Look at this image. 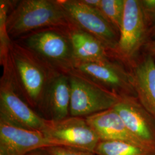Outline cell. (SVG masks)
Here are the masks:
<instances>
[{"mask_svg": "<svg viewBox=\"0 0 155 155\" xmlns=\"http://www.w3.org/2000/svg\"><path fill=\"white\" fill-rule=\"evenodd\" d=\"M75 62L105 61L111 58L110 51L98 39L71 24L66 28Z\"/></svg>", "mask_w": 155, "mask_h": 155, "instance_id": "15", "label": "cell"}, {"mask_svg": "<svg viewBox=\"0 0 155 155\" xmlns=\"http://www.w3.org/2000/svg\"><path fill=\"white\" fill-rule=\"evenodd\" d=\"M55 146H62L94 153L100 141L86 118L69 116L58 121L48 120L42 132Z\"/></svg>", "mask_w": 155, "mask_h": 155, "instance_id": "9", "label": "cell"}, {"mask_svg": "<svg viewBox=\"0 0 155 155\" xmlns=\"http://www.w3.org/2000/svg\"><path fill=\"white\" fill-rule=\"evenodd\" d=\"M27 155H45V154H43V153H40V152H35V151H33V152H31V153H29V154Z\"/></svg>", "mask_w": 155, "mask_h": 155, "instance_id": "24", "label": "cell"}, {"mask_svg": "<svg viewBox=\"0 0 155 155\" xmlns=\"http://www.w3.org/2000/svg\"><path fill=\"white\" fill-rule=\"evenodd\" d=\"M0 155H1V154H0Z\"/></svg>", "mask_w": 155, "mask_h": 155, "instance_id": "25", "label": "cell"}, {"mask_svg": "<svg viewBox=\"0 0 155 155\" xmlns=\"http://www.w3.org/2000/svg\"><path fill=\"white\" fill-rule=\"evenodd\" d=\"M143 53L155 58V40H150L147 43L143 50Z\"/></svg>", "mask_w": 155, "mask_h": 155, "instance_id": "21", "label": "cell"}, {"mask_svg": "<svg viewBox=\"0 0 155 155\" xmlns=\"http://www.w3.org/2000/svg\"><path fill=\"white\" fill-rule=\"evenodd\" d=\"M140 3L144 21L149 31L155 24V0H140Z\"/></svg>", "mask_w": 155, "mask_h": 155, "instance_id": "19", "label": "cell"}, {"mask_svg": "<svg viewBox=\"0 0 155 155\" xmlns=\"http://www.w3.org/2000/svg\"><path fill=\"white\" fill-rule=\"evenodd\" d=\"M125 10L120 36L111 56L129 69L143 54L149 41L147 28L141 9L140 0H125Z\"/></svg>", "mask_w": 155, "mask_h": 155, "instance_id": "4", "label": "cell"}, {"mask_svg": "<svg viewBox=\"0 0 155 155\" xmlns=\"http://www.w3.org/2000/svg\"><path fill=\"white\" fill-rule=\"evenodd\" d=\"M81 1L82 3L86 5L99 9L101 0H81Z\"/></svg>", "mask_w": 155, "mask_h": 155, "instance_id": "22", "label": "cell"}, {"mask_svg": "<svg viewBox=\"0 0 155 155\" xmlns=\"http://www.w3.org/2000/svg\"><path fill=\"white\" fill-rule=\"evenodd\" d=\"M125 0H101L100 11L104 16L120 33L122 25Z\"/></svg>", "mask_w": 155, "mask_h": 155, "instance_id": "18", "label": "cell"}, {"mask_svg": "<svg viewBox=\"0 0 155 155\" xmlns=\"http://www.w3.org/2000/svg\"><path fill=\"white\" fill-rule=\"evenodd\" d=\"M113 108L144 148L155 153V118L137 98H120Z\"/></svg>", "mask_w": 155, "mask_h": 155, "instance_id": "10", "label": "cell"}, {"mask_svg": "<svg viewBox=\"0 0 155 155\" xmlns=\"http://www.w3.org/2000/svg\"><path fill=\"white\" fill-rule=\"evenodd\" d=\"M71 24L59 0H21L14 1L6 28L15 40L38 29L67 28Z\"/></svg>", "mask_w": 155, "mask_h": 155, "instance_id": "2", "label": "cell"}, {"mask_svg": "<svg viewBox=\"0 0 155 155\" xmlns=\"http://www.w3.org/2000/svg\"><path fill=\"white\" fill-rule=\"evenodd\" d=\"M129 70L137 99L155 118V58L143 53Z\"/></svg>", "mask_w": 155, "mask_h": 155, "instance_id": "13", "label": "cell"}, {"mask_svg": "<svg viewBox=\"0 0 155 155\" xmlns=\"http://www.w3.org/2000/svg\"><path fill=\"white\" fill-rule=\"evenodd\" d=\"M70 21L78 28L98 39L110 51L115 49L120 33L98 9L81 0H59Z\"/></svg>", "mask_w": 155, "mask_h": 155, "instance_id": "8", "label": "cell"}, {"mask_svg": "<svg viewBox=\"0 0 155 155\" xmlns=\"http://www.w3.org/2000/svg\"><path fill=\"white\" fill-rule=\"evenodd\" d=\"M0 120L18 127L40 132L45 130L48 122L22 99L5 68L0 80Z\"/></svg>", "mask_w": 155, "mask_h": 155, "instance_id": "7", "label": "cell"}, {"mask_svg": "<svg viewBox=\"0 0 155 155\" xmlns=\"http://www.w3.org/2000/svg\"><path fill=\"white\" fill-rule=\"evenodd\" d=\"M71 86L68 74L58 72L48 84L39 109L45 119L58 121L70 115Z\"/></svg>", "mask_w": 155, "mask_h": 155, "instance_id": "12", "label": "cell"}, {"mask_svg": "<svg viewBox=\"0 0 155 155\" xmlns=\"http://www.w3.org/2000/svg\"><path fill=\"white\" fill-rule=\"evenodd\" d=\"M86 119L98 134L100 140L122 141L144 148L128 129L114 108L87 117Z\"/></svg>", "mask_w": 155, "mask_h": 155, "instance_id": "14", "label": "cell"}, {"mask_svg": "<svg viewBox=\"0 0 155 155\" xmlns=\"http://www.w3.org/2000/svg\"><path fill=\"white\" fill-rule=\"evenodd\" d=\"M148 40H155V24L153 26L150 28L148 33Z\"/></svg>", "mask_w": 155, "mask_h": 155, "instance_id": "23", "label": "cell"}, {"mask_svg": "<svg viewBox=\"0 0 155 155\" xmlns=\"http://www.w3.org/2000/svg\"><path fill=\"white\" fill-rule=\"evenodd\" d=\"M72 71L77 72L120 98L137 97L129 70L114 58L105 61H77Z\"/></svg>", "mask_w": 155, "mask_h": 155, "instance_id": "5", "label": "cell"}, {"mask_svg": "<svg viewBox=\"0 0 155 155\" xmlns=\"http://www.w3.org/2000/svg\"><path fill=\"white\" fill-rule=\"evenodd\" d=\"M15 41L56 71L68 74L73 70L75 59L66 28L40 29Z\"/></svg>", "mask_w": 155, "mask_h": 155, "instance_id": "3", "label": "cell"}, {"mask_svg": "<svg viewBox=\"0 0 155 155\" xmlns=\"http://www.w3.org/2000/svg\"><path fill=\"white\" fill-rule=\"evenodd\" d=\"M71 86L70 116L86 118L113 108L120 97L75 71L68 73Z\"/></svg>", "mask_w": 155, "mask_h": 155, "instance_id": "6", "label": "cell"}, {"mask_svg": "<svg viewBox=\"0 0 155 155\" xmlns=\"http://www.w3.org/2000/svg\"><path fill=\"white\" fill-rule=\"evenodd\" d=\"M1 65L9 73L18 93L31 107L39 108L48 84L59 72L15 40Z\"/></svg>", "mask_w": 155, "mask_h": 155, "instance_id": "1", "label": "cell"}, {"mask_svg": "<svg viewBox=\"0 0 155 155\" xmlns=\"http://www.w3.org/2000/svg\"><path fill=\"white\" fill-rule=\"evenodd\" d=\"M43 150L49 155H96L87 150L62 146L50 147Z\"/></svg>", "mask_w": 155, "mask_h": 155, "instance_id": "20", "label": "cell"}, {"mask_svg": "<svg viewBox=\"0 0 155 155\" xmlns=\"http://www.w3.org/2000/svg\"><path fill=\"white\" fill-rule=\"evenodd\" d=\"M94 153L96 155H155L154 152L141 146L116 140H100Z\"/></svg>", "mask_w": 155, "mask_h": 155, "instance_id": "16", "label": "cell"}, {"mask_svg": "<svg viewBox=\"0 0 155 155\" xmlns=\"http://www.w3.org/2000/svg\"><path fill=\"white\" fill-rule=\"evenodd\" d=\"M14 1L8 0L0 1V64L5 61L9 55L12 40L9 36L6 21L9 11Z\"/></svg>", "mask_w": 155, "mask_h": 155, "instance_id": "17", "label": "cell"}, {"mask_svg": "<svg viewBox=\"0 0 155 155\" xmlns=\"http://www.w3.org/2000/svg\"><path fill=\"white\" fill-rule=\"evenodd\" d=\"M55 145L42 132L18 127L0 120V154L27 155Z\"/></svg>", "mask_w": 155, "mask_h": 155, "instance_id": "11", "label": "cell"}]
</instances>
